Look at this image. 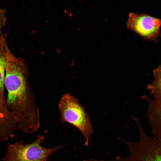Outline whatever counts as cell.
<instances>
[{"label": "cell", "instance_id": "6da1fadb", "mask_svg": "<svg viewBox=\"0 0 161 161\" xmlns=\"http://www.w3.org/2000/svg\"><path fill=\"white\" fill-rule=\"evenodd\" d=\"M7 55L6 106L14 116L19 129L31 133L40 126V112L28 82V68L24 60L14 55L8 46Z\"/></svg>", "mask_w": 161, "mask_h": 161}, {"label": "cell", "instance_id": "7a4b0ae2", "mask_svg": "<svg viewBox=\"0 0 161 161\" xmlns=\"http://www.w3.org/2000/svg\"><path fill=\"white\" fill-rule=\"evenodd\" d=\"M58 106L61 120L78 129L84 137L85 145H87L93 133L94 127L85 108L70 93L62 96Z\"/></svg>", "mask_w": 161, "mask_h": 161}, {"label": "cell", "instance_id": "3957f363", "mask_svg": "<svg viewBox=\"0 0 161 161\" xmlns=\"http://www.w3.org/2000/svg\"><path fill=\"white\" fill-rule=\"evenodd\" d=\"M137 127L140 137L138 142L120 139L127 145L129 155L126 157L118 156L106 161H161V141L148 136L141 125Z\"/></svg>", "mask_w": 161, "mask_h": 161}, {"label": "cell", "instance_id": "277c9868", "mask_svg": "<svg viewBox=\"0 0 161 161\" xmlns=\"http://www.w3.org/2000/svg\"><path fill=\"white\" fill-rule=\"evenodd\" d=\"M44 140L43 136L39 135L34 142L29 144H23V141L11 144L7 148L3 161H48L49 155L64 146L47 148L41 145Z\"/></svg>", "mask_w": 161, "mask_h": 161}, {"label": "cell", "instance_id": "5b68a950", "mask_svg": "<svg viewBox=\"0 0 161 161\" xmlns=\"http://www.w3.org/2000/svg\"><path fill=\"white\" fill-rule=\"evenodd\" d=\"M126 26L143 38L154 42L161 36V19L148 14L130 13Z\"/></svg>", "mask_w": 161, "mask_h": 161}, {"label": "cell", "instance_id": "8992f818", "mask_svg": "<svg viewBox=\"0 0 161 161\" xmlns=\"http://www.w3.org/2000/svg\"><path fill=\"white\" fill-rule=\"evenodd\" d=\"M18 129H19L13 114L7 106L0 104V142L13 137Z\"/></svg>", "mask_w": 161, "mask_h": 161}, {"label": "cell", "instance_id": "52a82bcc", "mask_svg": "<svg viewBox=\"0 0 161 161\" xmlns=\"http://www.w3.org/2000/svg\"><path fill=\"white\" fill-rule=\"evenodd\" d=\"M148 105L146 116L148 118L154 137L161 141V104L153 103L151 98H145Z\"/></svg>", "mask_w": 161, "mask_h": 161}, {"label": "cell", "instance_id": "ba28073f", "mask_svg": "<svg viewBox=\"0 0 161 161\" xmlns=\"http://www.w3.org/2000/svg\"><path fill=\"white\" fill-rule=\"evenodd\" d=\"M6 37L7 34H3L1 32L0 35V104L3 106H6L4 89L7 62V45L6 41Z\"/></svg>", "mask_w": 161, "mask_h": 161}, {"label": "cell", "instance_id": "9c48e42d", "mask_svg": "<svg viewBox=\"0 0 161 161\" xmlns=\"http://www.w3.org/2000/svg\"><path fill=\"white\" fill-rule=\"evenodd\" d=\"M152 72L154 79L151 83L147 85V88L154 97L151 98L152 102L155 104H161V65L154 69Z\"/></svg>", "mask_w": 161, "mask_h": 161}, {"label": "cell", "instance_id": "30bf717a", "mask_svg": "<svg viewBox=\"0 0 161 161\" xmlns=\"http://www.w3.org/2000/svg\"><path fill=\"white\" fill-rule=\"evenodd\" d=\"M6 21V10L0 8V35L1 32V30L5 25Z\"/></svg>", "mask_w": 161, "mask_h": 161}]
</instances>
